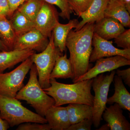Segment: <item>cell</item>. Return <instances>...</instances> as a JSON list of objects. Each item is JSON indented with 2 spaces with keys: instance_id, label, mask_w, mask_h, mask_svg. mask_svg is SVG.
I'll return each mask as SVG.
<instances>
[{
  "instance_id": "6da1fadb",
  "label": "cell",
  "mask_w": 130,
  "mask_h": 130,
  "mask_svg": "<svg viewBox=\"0 0 130 130\" xmlns=\"http://www.w3.org/2000/svg\"><path fill=\"white\" fill-rule=\"evenodd\" d=\"M95 23L86 24L79 30H71L67 38L66 46L70 53L73 83L90 68L89 59L92 52V42Z\"/></svg>"
},
{
  "instance_id": "7a4b0ae2",
  "label": "cell",
  "mask_w": 130,
  "mask_h": 130,
  "mask_svg": "<svg viewBox=\"0 0 130 130\" xmlns=\"http://www.w3.org/2000/svg\"><path fill=\"white\" fill-rule=\"evenodd\" d=\"M93 80L92 78L67 84L51 78L50 80V86L43 89L53 98L55 102L54 106L82 103L93 107L94 96L91 91Z\"/></svg>"
},
{
  "instance_id": "3957f363",
  "label": "cell",
  "mask_w": 130,
  "mask_h": 130,
  "mask_svg": "<svg viewBox=\"0 0 130 130\" xmlns=\"http://www.w3.org/2000/svg\"><path fill=\"white\" fill-rule=\"evenodd\" d=\"M30 77L26 85L17 93L15 98L26 101L37 114L44 117L47 110L54 105L53 98L47 94L40 85L36 68L33 64L30 70Z\"/></svg>"
},
{
  "instance_id": "277c9868",
  "label": "cell",
  "mask_w": 130,
  "mask_h": 130,
  "mask_svg": "<svg viewBox=\"0 0 130 130\" xmlns=\"http://www.w3.org/2000/svg\"><path fill=\"white\" fill-rule=\"evenodd\" d=\"M0 117L6 121L10 127L28 122L47 123L44 117L27 109L15 98H12L1 95Z\"/></svg>"
},
{
  "instance_id": "5b68a950",
  "label": "cell",
  "mask_w": 130,
  "mask_h": 130,
  "mask_svg": "<svg viewBox=\"0 0 130 130\" xmlns=\"http://www.w3.org/2000/svg\"><path fill=\"white\" fill-rule=\"evenodd\" d=\"M48 44L43 51L38 54L35 53L30 58L37 70L38 81L42 88L50 86V76L53 69L57 56L63 54L55 46L53 32L49 38Z\"/></svg>"
},
{
  "instance_id": "8992f818",
  "label": "cell",
  "mask_w": 130,
  "mask_h": 130,
  "mask_svg": "<svg viewBox=\"0 0 130 130\" xmlns=\"http://www.w3.org/2000/svg\"><path fill=\"white\" fill-rule=\"evenodd\" d=\"M116 74L114 70L110 74L105 75L103 73L93 78L92 88L95 93L93 105V124L98 128L102 120V115L106 108L108 95L109 87L113 81Z\"/></svg>"
},
{
  "instance_id": "52a82bcc",
  "label": "cell",
  "mask_w": 130,
  "mask_h": 130,
  "mask_svg": "<svg viewBox=\"0 0 130 130\" xmlns=\"http://www.w3.org/2000/svg\"><path fill=\"white\" fill-rule=\"evenodd\" d=\"M33 63L30 57L12 71L0 73V95L14 98L24 86L23 82Z\"/></svg>"
},
{
  "instance_id": "ba28073f",
  "label": "cell",
  "mask_w": 130,
  "mask_h": 130,
  "mask_svg": "<svg viewBox=\"0 0 130 130\" xmlns=\"http://www.w3.org/2000/svg\"><path fill=\"white\" fill-rule=\"evenodd\" d=\"M92 46L94 48L90 58V62H95L100 58L117 55L130 60V49L117 48L113 45L112 42L103 39L95 33L93 34Z\"/></svg>"
},
{
  "instance_id": "9c48e42d",
  "label": "cell",
  "mask_w": 130,
  "mask_h": 130,
  "mask_svg": "<svg viewBox=\"0 0 130 130\" xmlns=\"http://www.w3.org/2000/svg\"><path fill=\"white\" fill-rule=\"evenodd\" d=\"M59 13L54 5L43 1L35 21V28L49 38L59 21Z\"/></svg>"
},
{
  "instance_id": "30bf717a",
  "label": "cell",
  "mask_w": 130,
  "mask_h": 130,
  "mask_svg": "<svg viewBox=\"0 0 130 130\" xmlns=\"http://www.w3.org/2000/svg\"><path fill=\"white\" fill-rule=\"evenodd\" d=\"M96 61L95 65L77 79L75 83L92 79L99 74L111 71L121 67L130 65V60L119 55L100 58Z\"/></svg>"
},
{
  "instance_id": "8fae6325",
  "label": "cell",
  "mask_w": 130,
  "mask_h": 130,
  "mask_svg": "<svg viewBox=\"0 0 130 130\" xmlns=\"http://www.w3.org/2000/svg\"><path fill=\"white\" fill-rule=\"evenodd\" d=\"M49 41L48 38L35 28L16 37L13 50H30L40 53L46 48Z\"/></svg>"
},
{
  "instance_id": "7c38bea8",
  "label": "cell",
  "mask_w": 130,
  "mask_h": 130,
  "mask_svg": "<svg viewBox=\"0 0 130 130\" xmlns=\"http://www.w3.org/2000/svg\"><path fill=\"white\" fill-rule=\"evenodd\" d=\"M120 22L113 18L105 17L95 22L94 33L107 40L114 39L125 30Z\"/></svg>"
},
{
  "instance_id": "4fadbf2b",
  "label": "cell",
  "mask_w": 130,
  "mask_h": 130,
  "mask_svg": "<svg viewBox=\"0 0 130 130\" xmlns=\"http://www.w3.org/2000/svg\"><path fill=\"white\" fill-rule=\"evenodd\" d=\"M102 116L110 130H130V123L123 115L122 108L117 103L106 107Z\"/></svg>"
},
{
  "instance_id": "5bb4252c",
  "label": "cell",
  "mask_w": 130,
  "mask_h": 130,
  "mask_svg": "<svg viewBox=\"0 0 130 130\" xmlns=\"http://www.w3.org/2000/svg\"><path fill=\"white\" fill-rule=\"evenodd\" d=\"M44 118L51 130H67L71 125L67 107L53 105L47 110Z\"/></svg>"
},
{
  "instance_id": "9a60e30c",
  "label": "cell",
  "mask_w": 130,
  "mask_h": 130,
  "mask_svg": "<svg viewBox=\"0 0 130 130\" xmlns=\"http://www.w3.org/2000/svg\"><path fill=\"white\" fill-rule=\"evenodd\" d=\"M109 0H93L91 5L79 17L82 19L74 31L79 30L86 24L95 23L105 17V9Z\"/></svg>"
},
{
  "instance_id": "2e32d148",
  "label": "cell",
  "mask_w": 130,
  "mask_h": 130,
  "mask_svg": "<svg viewBox=\"0 0 130 130\" xmlns=\"http://www.w3.org/2000/svg\"><path fill=\"white\" fill-rule=\"evenodd\" d=\"M35 53L30 50H12L0 52V73L23 62Z\"/></svg>"
},
{
  "instance_id": "e0dca14e",
  "label": "cell",
  "mask_w": 130,
  "mask_h": 130,
  "mask_svg": "<svg viewBox=\"0 0 130 130\" xmlns=\"http://www.w3.org/2000/svg\"><path fill=\"white\" fill-rule=\"evenodd\" d=\"M115 93L113 95L108 98L107 104L112 105L117 103L122 109L130 111V94L124 85L120 77L115 76Z\"/></svg>"
},
{
  "instance_id": "ac0fdd59",
  "label": "cell",
  "mask_w": 130,
  "mask_h": 130,
  "mask_svg": "<svg viewBox=\"0 0 130 130\" xmlns=\"http://www.w3.org/2000/svg\"><path fill=\"white\" fill-rule=\"evenodd\" d=\"M105 17L116 19L124 27L130 28V13L121 0H109L105 9Z\"/></svg>"
},
{
  "instance_id": "d6986e66",
  "label": "cell",
  "mask_w": 130,
  "mask_h": 130,
  "mask_svg": "<svg viewBox=\"0 0 130 130\" xmlns=\"http://www.w3.org/2000/svg\"><path fill=\"white\" fill-rule=\"evenodd\" d=\"M79 23L78 20L73 19L64 24L58 22L54 28L52 32L54 44L62 53L66 49V42L69 32L73 28H76Z\"/></svg>"
},
{
  "instance_id": "ffe728a7",
  "label": "cell",
  "mask_w": 130,
  "mask_h": 130,
  "mask_svg": "<svg viewBox=\"0 0 130 130\" xmlns=\"http://www.w3.org/2000/svg\"><path fill=\"white\" fill-rule=\"evenodd\" d=\"M67 107L71 125L85 119H93V107L82 103L69 104Z\"/></svg>"
},
{
  "instance_id": "44dd1931",
  "label": "cell",
  "mask_w": 130,
  "mask_h": 130,
  "mask_svg": "<svg viewBox=\"0 0 130 130\" xmlns=\"http://www.w3.org/2000/svg\"><path fill=\"white\" fill-rule=\"evenodd\" d=\"M73 76L72 66L67 54L59 55L56 58L55 64L50 76V79L71 78Z\"/></svg>"
},
{
  "instance_id": "7402d4cb",
  "label": "cell",
  "mask_w": 130,
  "mask_h": 130,
  "mask_svg": "<svg viewBox=\"0 0 130 130\" xmlns=\"http://www.w3.org/2000/svg\"><path fill=\"white\" fill-rule=\"evenodd\" d=\"M9 18L16 37L35 28L34 22L18 10H16Z\"/></svg>"
},
{
  "instance_id": "603a6c76",
  "label": "cell",
  "mask_w": 130,
  "mask_h": 130,
  "mask_svg": "<svg viewBox=\"0 0 130 130\" xmlns=\"http://www.w3.org/2000/svg\"><path fill=\"white\" fill-rule=\"evenodd\" d=\"M16 38L10 20L6 16H0V39L9 50H12Z\"/></svg>"
},
{
  "instance_id": "cb8c5ba5",
  "label": "cell",
  "mask_w": 130,
  "mask_h": 130,
  "mask_svg": "<svg viewBox=\"0 0 130 130\" xmlns=\"http://www.w3.org/2000/svg\"><path fill=\"white\" fill-rule=\"evenodd\" d=\"M43 2L42 0H27L17 10L34 22Z\"/></svg>"
},
{
  "instance_id": "d4e9b609",
  "label": "cell",
  "mask_w": 130,
  "mask_h": 130,
  "mask_svg": "<svg viewBox=\"0 0 130 130\" xmlns=\"http://www.w3.org/2000/svg\"><path fill=\"white\" fill-rule=\"evenodd\" d=\"M93 0H68V4L72 12L79 17L80 14L86 11Z\"/></svg>"
},
{
  "instance_id": "484cf974",
  "label": "cell",
  "mask_w": 130,
  "mask_h": 130,
  "mask_svg": "<svg viewBox=\"0 0 130 130\" xmlns=\"http://www.w3.org/2000/svg\"><path fill=\"white\" fill-rule=\"evenodd\" d=\"M49 4L55 5L60 9L59 16L64 19L70 20L71 14L72 13L70 9L68 0H42Z\"/></svg>"
},
{
  "instance_id": "4316f807",
  "label": "cell",
  "mask_w": 130,
  "mask_h": 130,
  "mask_svg": "<svg viewBox=\"0 0 130 130\" xmlns=\"http://www.w3.org/2000/svg\"><path fill=\"white\" fill-rule=\"evenodd\" d=\"M114 39L118 47L124 49H130V29L125 30Z\"/></svg>"
},
{
  "instance_id": "83f0119b",
  "label": "cell",
  "mask_w": 130,
  "mask_h": 130,
  "mask_svg": "<svg viewBox=\"0 0 130 130\" xmlns=\"http://www.w3.org/2000/svg\"><path fill=\"white\" fill-rule=\"evenodd\" d=\"M16 130H50L51 127L47 123L41 124L34 122H28L20 124Z\"/></svg>"
},
{
  "instance_id": "f1b7e54d",
  "label": "cell",
  "mask_w": 130,
  "mask_h": 130,
  "mask_svg": "<svg viewBox=\"0 0 130 130\" xmlns=\"http://www.w3.org/2000/svg\"><path fill=\"white\" fill-rule=\"evenodd\" d=\"M93 124V119H85L78 123L71 125L67 130H90Z\"/></svg>"
},
{
  "instance_id": "f546056e",
  "label": "cell",
  "mask_w": 130,
  "mask_h": 130,
  "mask_svg": "<svg viewBox=\"0 0 130 130\" xmlns=\"http://www.w3.org/2000/svg\"><path fill=\"white\" fill-rule=\"evenodd\" d=\"M116 73L117 76L120 77L125 83L130 87V68L124 70H116Z\"/></svg>"
},
{
  "instance_id": "4dcf8cb0",
  "label": "cell",
  "mask_w": 130,
  "mask_h": 130,
  "mask_svg": "<svg viewBox=\"0 0 130 130\" xmlns=\"http://www.w3.org/2000/svg\"><path fill=\"white\" fill-rule=\"evenodd\" d=\"M10 15V7L8 0H0V16L8 18Z\"/></svg>"
},
{
  "instance_id": "1f68e13d",
  "label": "cell",
  "mask_w": 130,
  "mask_h": 130,
  "mask_svg": "<svg viewBox=\"0 0 130 130\" xmlns=\"http://www.w3.org/2000/svg\"><path fill=\"white\" fill-rule=\"evenodd\" d=\"M27 0H8L10 7V18L18 8Z\"/></svg>"
},
{
  "instance_id": "d6a6232c",
  "label": "cell",
  "mask_w": 130,
  "mask_h": 130,
  "mask_svg": "<svg viewBox=\"0 0 130 130\" xmlns=\"http://www.w3.org/2000/svg\"><path fill=\"white\" fill-rule=\"evenodd\" d=\"M10 127L6 121L0 117V130H7Z\"/></svg>"
},
{
  "instance_id": "836d02e7",
  "label": "cell",
  "mask_w": 130,
  "mask_h": 130,
  "mask_svg": "<svg viewBox=\"0 0 130 130\" xmlns=\"http://www.w3.org/2000/svg\"><path fill=\"white\" fill-rule=\"evenodd\" d=\"M8 50H9V49L0 39V52Z\"/></svg>"
},
{
  "instance_id": "e575fe53",
  "label": "cell",
  "mask_w": 130,
  "mask_h": 130,
  "mask_svg": "<svg viewBox=\"0 0 130 130\" xmlns=\"http://www.w3.org/2000/svg\"><path fill=\"white\" fill-rule=\"evenodd\" d=\"M123 2L127 11L130 13V0H121Z\"/></svg>"
},
{
  "instance_id": "d590c367",
  "label": "cell",
  "mask_w": 130,
  "mask_h": 130,
  "mask_svg": "<svg viewBox=\"0 0 130 130\" xmlns=\"http://www.w3.org/2000/svg\"><path fill=\"white\" fill-rule=\"evenodd\" d=\"M97 130H110V128L108 124L107 123L102 125L101 128H99V129H98Z\"/></svg>"
}]
</instances>
